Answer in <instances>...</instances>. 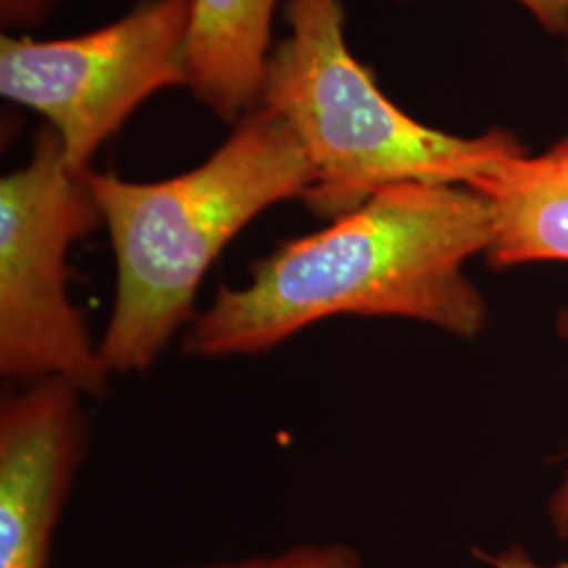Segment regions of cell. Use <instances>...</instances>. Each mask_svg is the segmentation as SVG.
<instances>
[{
    "label": "cell",
    "mask_w": 568,
    "mask_h": 568,
    "mask_svg": "<svg viewBox=\"0 0 568 568\" xmlns=\"http://www.w3.org/2000/svg\"><path fill=\"white\" fill-rule=\"evenodd\" d=\"M87 398L60 379L0 403V568H49L51 541L89 450Z\"/></svg>",
    "instance_id": "6"
},
{
    "label": "cell",
    "mask_w": 568,
    "mask_h": 568,
    "mask_svg": "<svg viewBox=\"0 0 568 568\" xmlns=\"http://www.w3.org/2000/svg\"><path fill=\"white\" fill-rule=\"evenodd\" d=\"M551 37L568 34V0H516Z\"/></svg>",
    "instance_id": "11"
},
{
    "label": "cell",
    "mask_w": 568,
    "mask_h": 568,
    "mask_svg": "<svg viewBox=\"0 0 568 568\" xmlns=\"http://www.w3.org/2000/svg\"><path fill=\"white\" fill-rule=\"evenodd\" d=\"M173 568H363V556L344 541H305L274 554Z\"/></svg>",
    "instance_id": "9"
},
{
    "label": "cell",
    "mask_w": 568,
    "mask_h": 568,
    "mask_svg": "<svg viewBox=\"0 0 568 568\" xmlns=\"http://www.w3.org/2000/svg\"><path fill=\"white\" fill-rule=\"evenodd\" d=\"M192 0H140L87 34L0 39V95L39 112L68 164L84 173L126 119L154 93L187 87L185 39Z\"/></svg>",
    "instance_id": "5"
},
{
    "label": "cell",
    "mask_w": 568,
    "mask_h": 568,
    "mask_svg": "<svg viewBox=\"0 0 568 568\" xmlns=\"http://www.w3.org/2000/svg\"><path fill=\"white\" fill-rule=\"evenodd\" d=\"M116 264V293L100 339L116 375H143L196 314L206 272L246 225L300 199L312 166L286 122L257 108L203 164L161 182L87 169Z\"/></svg>",
    "instance_id": "2"
},
{
    "label": "cell",
    "mask_w": 568,
    "mask_h": 568,
    "mask_svg": "<svg viewBox=\"0 0 568 568\" xmlns=\"http://www.w3.org/2000/svg\"><path fill=\"white\" fill-rule=\"evenodd\" d=\"M58 0H0V23L4 30L39 26Z\"/></svg>",
    "instance_id": "10"
},
{
    "label": "cell",
    "mask_w": 568,
    "mask_h": 568,
    "mask_svg": "<svg viewBox=\"0 0 568 568\" xmlns=\"http://www.w3.org/2000/svg\"><path fill=\"white\" fill-rule=\"evenodd\" d=\"M288 34L267 60L260 108L286 122L312 166L302 203L337 220L400 183L471 185L527 152L514 131L464 138L406 114L345 41L342 0H286Z\"/></svg>",
    "instance_id": "3"
},
{
    "label": "cell",
    "mask_w": 568,
    "mask_h": 568,
    "mask_svg": "<svg viewBox=\"0 0 568 568\" xmlns=\"http://www.w3.org/2000/svg\"><path fill=\"white\" fill-rule=\"evenodd\" d=\"M556 328H558V335L568 342V307L560 310V314L556 318ZM548 511L551 528L556 530V535L560 539H568V466L560 487L556 488V493L549 501Z\"/></svg>",
    "instance_id": "12"
},
{
    "label": "cell",
    "mask_w": 568,
    "mask_h": 568,
    "mask_svg": "<svg viewBox=\"0 0 568 568\" xmlns=\"http://www.w3.org/2000/svg\"><path fill=\"white\" fill-rule=\"evenodd\" d=\"M490 244V211L467 185L400 183L278 244L248 283L220 286L182 335L192 358L260 356L333 316L405 318L457 339L488 323L466 264Z\"/></svg>",
    "instance_id": "1"
},
{
    "label": "cell",
    "mask_w": 568,
    "mask_h": 568,
    "mask_svg": "<svg viewBox=\"0 0 568 568\" xmlns=\"http://www.w3.org/2000/svg\"><path fill=\"white\" fill-rule=\"evenodd\" d=\"M91 190L44 124L28 163L0 180V375L16 384L60 379L87 398L112 373L84 312L68 293V253L102 227Z\"/></svg>",
    "instance_id": "4"
},
{
    "label": "cell",
    "mask_w": 568,
    "mask_h": 568,
    "mask_svg": "<svg viewBox=\"0 0 568 568\" xmlns=\"http://www.w3.org/2000/svg\"><path fill=\"white\" fill-rule=\"evenodd\" d=\"M476 560H480L488 568H568V562H558V565H539L535 562L527 554V549L520 546H509L508 549L499 554H490L485 549H474Z\"/></svg>",
    "instance_id": "13"
},
{
    "label": "cell",
    "mask_w": 568,
    "mask_h": 568,
    "mask_svg": "<svg viewBox=\"0 0 568 568\" xmlns=\"http://www.w3.org/2000/svg\"><path fill=\"white\" fill-rule=\"evenodd\" d=\"M490 211L487 264L495 272L568 262V138L541 154H514L469 185Z\"/></svg>",
    "instance_id": "7"
},
{
    "label": "cell",
    "mask_w": 568,
    "mask_h": 568,
    "mask_svg": "<svg viewBox=\"0 0 568 568\" xmlns=\"http://www.w3.org/2000/svg\"><path fill=\"white\" fill-rule=\"evenodd\" d=\"M278 0H192L187 87L222 121L260 108Z\"/></svg>",
    "instance_id": "8"
}]
</instances>
